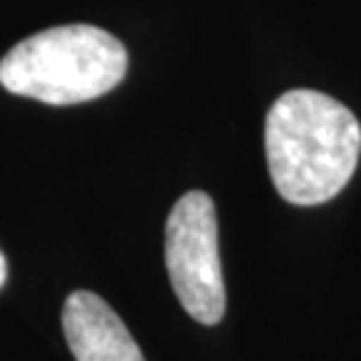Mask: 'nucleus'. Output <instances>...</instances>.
Listing matches in <instances>:
<instances>
[{
    "label": "nucleus",
    "instance_id": "obj_3",
    "mask_svg": "<svg viewBox=\"0 0 361 361\" xmlns=\"http://www.w3.org/2000/svg\"><path fill=\"white\" fill-rule=\"evenodd\" d=\"M166 271L174 295L195 322L212 326L225 316L228 297L212 195L190 190L171 207L166 219Z\"/></svg>",
    "mask_w": 361,
    "mask_h": 361
},
{
    "label": "nucleus",
    "instance_id": "obj_1",
    "mask_svg": "<svg viewBox=\"0 0 361 361\" xmlns=\"http://www.w3.org/2000/svg\"><path fill=\"white\" fill-rule=\"evenodd\" d=\"M359 118L335 97L295 89L265 116V155L279 195L295 207L335 198L356 171Z\"/></svg>",
    "mask_w": 361,
    "mask_h": 361
},
{
    "label": "nucleus",
    "instance_id": "obj_5",
    "mask_svg": "<svg viewBox=\"0 0 361 361\" xmlns=\"http://www.w3.org/2000/svg\"><path fill=\"white\" fill-rule=\"evenodd\" d=\"M6 273H8V265H6V257H3V252H0V286L6 284Z\"/></svg>",
    "mask_w": 361,
    "mask_h": 361
},
{
    "label": "nucleus",
    "instance_id": "obj_4",
    "mask_svg": "<svg viewBox=\"0 0 361 361\" xmlns=\"http://www.w3.org/2000/svg\"><path fill=\"white\" fill-rule=\"evenodd\" d=\"M62 329L75 361H145L121 316L94 292L78 289L67 297Z\"/></svg>",
    "mask_w": 361,
    "mask_h": 361
},
{
    "label": "nucleus",
    "instance_id": "obj_2",
    "mask_svg": "<svg viewBox=\"0 0 361 361\" xmlns=\"http://www.w3.org/2000/svg\"><path fill=\"white\" fill-rule=\"evenodd\" d=\"M123 43L94 25L40 30L0 59V86L46 104L91 102L126 75Z\"/></svg>",
    "mask_w": 361,
    "mask_h": 361
}]
</instances>
